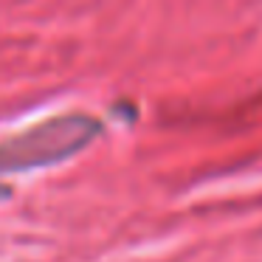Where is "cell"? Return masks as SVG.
<instances>
[{
    "instance_id": "6da1fadb",
    "label": "cell",
    "mask_w": 262,
    "mask_h": 262,
    "mask_svg": "<svg viewBox=\"0 0 262 262\" xmlns=\"http://www.w3.org/2000/svg\"><path fill=\"white\" fill-rule=\"evenodd\" d=\"M99 121L82 113L54 116L0 141V172H23L76 155L96 138Z\"/></svg>"
}]
</instances>
